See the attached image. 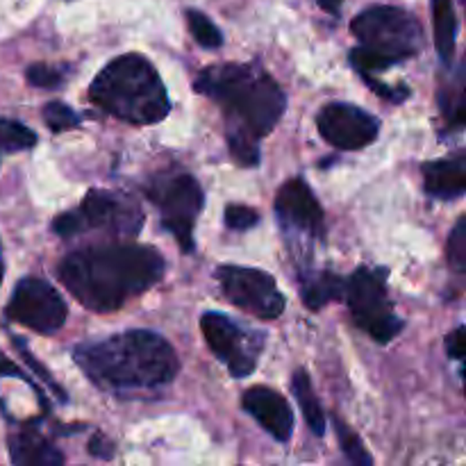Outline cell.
<instances>
[{
  "mask_svg": "<svg viewBox=\"0 0 466 466\" xmlns=\"http://www.w3.org/2000/svg\"><path fill=\"white\" fill-rule=\"evenodd\" d=\"M9 458L18 466H53L64 462V455L35 428H25L9 440Z\"/></svg>",
  "mask_w": 466,
  "mask_h": 466,
  "instance_id": "cell-16",
  "label": "cell"
},
{
  "mask_svg": "<svg viewBox=\"0 0 466 466\" xmlns=\"http://www.w3.org/2000/svg\"><path fill=\"white\" fill-rule=\"evenodd\" d=\"M217 280L223 296L244 312L258 319H278L285 312V296L268 273L250 267L223 264L217 268Z\"/></svg>",
  "mask_w": 466,
  "mask_h": 466,
  "instance_id": "cell-8",
  "label": "cell"
},
{
  "mask_svg": "<svg viewBox=\"0 0 466 466\" xmlns=\"http://www.w3.org/2000/svg\"><path fill=\"white\" fill-rule=\"evenodd\" d=\"M432 25H435V48L441 62L451 64L458 39V16L453 0H432Z\"/></svg>",
  "mask_w": 466,
  "mask_h": 466,
  "instance_id": "cell-17",
  "label": "cell"
},
{
  "mask_svg": "<svg viewBox=\"0 0 466 466\" xmlns=\"http://www.w3.org/2000/svg\"><path fill=\"white\" fill-rule=\"evenodd\" d=\"M464 328L458 326L449 337H446V353L449 358L453 360H462L464 358Z\"/></svg>",
  "mask_w": 466,
  "mask_h": 466,
  "instance_id": "cell-30",
  "label": "cell"
},
{
  "mask_svg": "<svg viewBox=\"0 0 466 466\" xmlns=\"http://www.w3.org/2000/svg\"><path fill=\"white\" fill-rule=\"evenodd\" d=\"M44 118H46V126H48L53 132H64L80 126V116H77L68 105L59 103V100H53V103L46 105Z\"/></svg>",
  "mask_w": 466,
  "mask_h": 466,
  "instance_id": "cell-25",
  "label": "cell"
},
{
  "mask_svg": "<svg viewBox=\"0 0 466 466\" xmlns=\"http://www.w3.org/2000/svg\"><path fill=\"white\" fill-rule=\"evenodd\" d=\"M146 194L159 208L162 226L180 241L185 253H191L194 250V223L205 203L198 180L189 173L157 176L146 187Z\"/></svg>",
  "mask_w": 466,
  "mask_h": 466,
  "instance_id": "cell-7",
  "label": "cell"
},
{
  "mask_svg": "<svg viewBox=\"0 0 466 466\" xmlns=\"http://www.w3.org/2000/svg\"><path fill=\"white\" fill-rule=\"evenodd\" d=\"M187 23H189L191 36L203 48H218L223 44L221 30L203 12H198V9H187Z\"/></svg>",
  "mask_w": 466,
  "mask_h": 466,
  "instance_id": "cell-22",
  "label": "cell"
},
{
  "mask_svg": "<svg viewBox=\"0 0 466 466\" xmlns=\"http://www.w3.org/2000/svg\"><path fill=\"white\" fill-rule=\"evenodd\" d=\"M364 82H367L369 86H371L373 91H378V94L382 96V98L391 100V103H400V100H405L410 96V89L408 86H385L380 80H376V77L371 76V73H362Z\"/></svg>",
  "mask_w": 466,
  "mask_h": 466,
  "instance_id": "cell-29",
  "label": "cell"
},
{
  "mask_svg": "<svg viewBox=\"0 0 466 466\" xmlns=\"http://www.w3.org/2000/svg\"><path fill=\"white\" fill-rule=\"evenodd\" d=\"M319 132L339 150H360L373 144L380 132V121L364 109L349 103H330L319 112Z\"/></svg>",
  "mask_w": 466,
  "mask_h": 466,
  "instance_id": "cell-12",
  "label": "cell"
},
{
  "mask_svg": "<svg viewBox=\"0 0 466 466\" xmlns=\"http://www.w3.org/2000/svg\"><path fill=\"white\" fill-rule=\"evenodd\" d=\"M228 148H230L235 162L241 167H258L259 164V139L246 135V132H228Z\"/></svg>",
  "mask_w": 466,
  "mask_h": 466,
  "instance_id": "cell-21",
  "label": "cell"
},
{
  "mask_svg": "<svg viewBox=\"0 0 466 466\" xmlns=\"http://www.w3.org/2000/svg\"><path fill=\"white\" fill-rule=\"evenodd\" d=\"M423 182L432 198H462L466 189V159L462 155L423 164Z\"/></svg>",
  "mask_w": 466,
  "mask_h": 466,
  "instance_id": "cell-15",
  "label": "cell"
},
{
  "mask_svg": "<svg viewBox=\"0 0 466 466\" xmlns=\"http://www.w3.org/2000/svg\"><path fill=\"white\" fill-rule=\"evenodd\" d=\"M344 299L353 314L355 326L362 328L371 339L387 344L400 335L405 323L396 317L387 294L385 273L358 268L344 280Z\"/></svg>",
  "mask_w": 466,
  "mask_h": 466,
  "instance_id": "cell-6",
  "label": "cell"
},
{
  "mask_svg": "<svg viewBox=\"0 0 466 466\" xmlns=\"http://www.w3.org/2000/svg\"><path fill=\"white\" fill-rule=\"evenodd\" d=\"M194 89L217 100L232 121V130L262 139L287 109L285 91L268 73L248 64H217L198 73Z\"/></svg>",
  "mask_w": 466,
  "mask_h": 466,
  "instance_id": "cell-3",
  "label": "cell"
},
{
  "mask_svg": "<svg viewBox=\"0 0 466 466\" xmlns=\"http://www.w3.org/2000/svg\"><path fill=\"white\" fill-rule=\"evenodd\" d=\"M350 30L358 36L360 46L394 66L403 59L414 57L423 48L421 23L400 7L391 5H376L364 9L353 18Z\"/></svg>",
  "mask_w": 466,
  "mask_h": 466,
  "instance_id": "cell-5",
  "label": "cell"
},
{
  "mask_svg": "<svg viewBox=\"0 0 466 466\" xmlns=\"http://www.w3.org/2000/svg\"><path fill=\"white\" fill-rule=\"evenodd\" d=\"M77 228L86 232L89 228L112 232V235H139L144 228V212L127 196L112 194V191H89L76 209Z\"/></svg>",
  "mask_w": 466,
  "mask_h": 466,
  "instance_id": "cell-11",
  "label": "cell"
},
{
  "mask_svg": "<svg viewBox=\"0 0 466 466\" xmlns=\"http://www.w3.org/2000/svg\"><path fill=\"white\" fill-rule=\"evenodd\" d=\"M36 144V135L23 123L0 118V153H21Z\"/></svg>",
  "mask_w": 466,
  "mask_h": 466,
  "instance_id": "cell-20",
  "label": "cell"
},
{
  "mask_svg": "<svg viewBox=\"0 0 466 466\" xmlns=\"http://www.w3.org/2000/svg\"><path fill=\"white\" fill-rule=\"evenodd\" d=\"M246 412L278 441H289L294 431V412L278 391L268 387H250L241 399Z\"/></svg>",
  "mask_w": 466,
  "mask_h": 466,
  "instance_id": "cell-14",
  "label": "cell"
},
{
  "mask_svg": "<svg viewBox=\"0 0 466 466\" xmlns=\"http://www.w3.org/2000/svg\"><path fill=\"white\" fill-rule=\"evenodd\" d=\"M89 98L103 112L137 126L159 123L171 112L159 73L135 53L112 59L91 82Z\"/></svg>",
  "mask_w": 466,
  "mask_h": 466,
  "instance_id": "cell-4",
  "label": "cell"
},
{
  "mask_svg": "<svg viewBox=\"0 0 466 466\" xmlns=\"http://www.w3.org/2000/svg\"><path fill=\"white\" fill-rule=\"evenodd\" d=\"M335 426H337V437H339V444L344 449V455L350 460L353 464H371L373 458L367 453L364 449L362 440L346 426L341 419H335Z\"/></svg>",
  "mask_w": 466,
  "mask_h": 466,
  "instance_id": "cell-24",
  "label": "cell"
},
{
  "mask_svg": "<svg viewBox=\"0 0 466 466\" xmlns=\"http://www.w3.org/2000/svg\"><path fill=\"white\" fill-rule=\"evenodd\" d=\"M200 330L212 353L230 369L235 378H246L258 367L264 349L262 332L246 330L221 312H208L200 319Z\"/></svg>",
  "mask_w": 466,
  "mask_h": 466,
  "instance_id": "cell-9",
  "label": "cell"
},
{
  "mask_svg": "<svg viewBox=\"0 0 466 466\" xmlns=\"http://www.w3.org/2000/svg\"><path fill=\"white\" fill-rule=\"evenodd\" d=\"M449 262L458 273H464L466 268V223L460 218L458 226L453 228L449 237Z\"/></svg>",
  "mask_w": 466,
  "mask_h": 466,
  "instance_id": "cell-27",
  "label": "cell"
},
{
  "mask_svg": "<svg viewBox=\"0 0 466 466\" xmlns=\"http://www.w3.org/2000/svg\"><path fill=\"white\" fill-rule=\"evenodd\" d=\"M319 5H321L328 14H339L344 0H319Z\"/></svg>",
  "mask_w": 466,
  "mask_h": 466,
  "instance_id": "cell-32",
  "label": "cell"
},
{
  "mask_svg": "<svg viewBox=\"0 0 466 466\" xmlns=\"http://www.w3.org/2000/svg\"><path fill=\"white\" fill-rule=\"evenodd\" d=\"M25 77L32 86H39V89H57L64 82V71L48 64H32L27 66Z\"/></svg>",
  "mask_w": 466,
  "mask_h": 466,
  "instance_id": "cell-26",
  "label": "cell"
},
{
  "mask_svg": "<svg viewBox=\"0 0 466 466\" xmlns=\"http://www.w3.org/2000/svg\"><path fill=\"white\" fill-rule=\"evenodd\" d=\"M62 285L91 312H114L164 276V258L150 246H91L62 259Z\"/></svg>",
  "mask_w": 466,
  "mask_h": 466,
  "instance_id": "cell-1",
  "label": "cell"
},
{
  "mask_svg": "<svg viewBox=\"0 0 466 466\" xmlns=\"http://www.w3.org/2000/svg\"><path fill=\"white\" fill-rule=\"evenodd\" d=\"M0 376H12V378H21V380H25L27 385H30V378H25V373L21 371V369L16 367V364L9 362L7 358H5L3 353H0Z\"/></svg>",
  "mask_w": 466,
  "mask_h": 466,
  "instance_id": "cell-31",
  "label": "cell"
},
{
  "mask_svg": "<svg viewBox=\"0 0 466 466\" xmlns=\"http://www.w3.org/2000/svg\"><path fill=\"white\" fill-rule=\"evenodd\" d=\"M5 314L30 330L53 335L64 326L68 309L53 285L41 278H23L14 289Z\"/></svg>",
  "mask_w": 466,
  "mask_h": 466,
  "instance_id": "cell-10",
  "label": "cell"
},
{
  "mask_svg": "<svg viewBox=\"0 0 466 466\" xmlns=\"http://www.w3.org/2000/svg\"><path fill=\"white\" fill-rule=\"evenodd\" d=\"M300 296L309 309H321L330 300L344 299V278L330 271L317 273L314 278L305 280V285L300 287Z\"/></svg>",
  "mask_w": 466,
  "mask_h": 466,
  "instance_id": "cell-18",
  "label": "cell"
},
{
  "mask_svg": "<svg viewBox=\"0 0 466 466\" xmlns=\"http://www.w3.org/2000/svg\"><path fill=\"white\" fill-rule=\"evenodd\" d=\"M76 362L94 385L109 391L157 390L180 371L176 350L150 330H127L76 349Z\"/></svg>",
  "mask_w": 466,
  "mask_h": 466,
  "instance_id": "cell-2",
  "label": "cell"
},
{
  "mask_svg": "<svg viewBox=\"0 0 466 466\" xmlns=\"http://www.w3.org/2000/svg\"><path fill=\"white\" fill-rule=\"evenodd\" d=\"M0 282H3V253H0Z\"/></svg>",
  "mask_w": 466,
  "mask_h": 466,
  "instance_id": "cell-33",
  "label": "cell"
},
{
  "mask_svg": "<svg viewBox=\"0 0 466 466\" xmlns=\"http://www.w3.org/2000/svg\"><path fill=\"white\" fill-rule=\"evenodd\" d=\"M440 100H441V109H444L451 126L462 127L464 123V73L462 71L458 73V82H455V86H449V96L441 91Z\"/></svg>",
  "mask_w": 466,
  "mask_h": 466,
  "instance_id": "cell-23",
  "label": "cell"
},
{
  "mask_svg": "<svg viewBox=\"0 0 466 466\" xmlns=\"http://www.w3.org/2000/svg\"><path fill=\"white\" fill-rule=\"evenodd\" d=\"M259 223V214L246 205H228L226 208V226L232 230H250Z\"/></svg>",
  "mask_w": 466,
  "mask_h": 466,
  "instance_id": "cell-28",
  "label": "cell"
},
{
  "mask_svg": "<svg viewBox=\"0 0 466 466\" xmlns=\"http://www.w3.org/2000/svg\"><path fill=\"white\" fill-rule=\"evenodd\" d=\"M291 390H294L296 400H299L300 410H303V417L305 421H308L309 431H312L317 437H323V432H326V417H323L321 403L317 400V394H314L308 371L299 369V371L294 373Z\"/></svg>",
  "mask_w": 466,
  "mask_h": 466,
  "instance_id": "cell-19",
  "label": "cell"
},
{
  "mask_svg": "<svg viewBox=\"0 0 466 466\" xmlns=\"http://www.w3.org/2000/svg\"><path fill=\"white\" fill-rule=\"evenodd\" d=\"M276 212L287 230L308 237L321 235L323 209L303 177H294L280 187L276 198Z\"/></svg>",
  "mask_w": 466,
  "mask_h": 466,
  "instance_id": "cell-13",
  "label": "cell"
}]
</instances>
